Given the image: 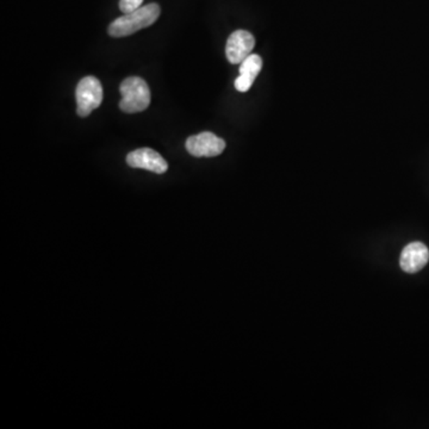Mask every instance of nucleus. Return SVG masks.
Wrapping results in <instances>:
<instances>
[{
    "instance_id": "nucleus-1",
    "label": "nucleus",
    "mask_w": 429,
    "mask_h": 429,
    "mask_svg": "<svg viewBox=\"0 0 429 429\" xmlns=\"http://www.w3.org/2000/svg\"><path fill=\"white\" fill-rule=\"evenodd\" d=\"M161 9L155 3L145 5L135 11L129 12L115 19L109 26L108 33L113 37H125L148 28L157 22Z\"/></svg>"
},
{
    "instance_id": "nucleus-8",
    "label": "nucleus",
    "mask_w": 429,
    "mask_h": 429,
    "mask_svg": "<svg viewBox=\"0 0 429 429\" xmlns=\"http://www.w3.org/2000/svg\"><path fill=\"white\" fill-rule=\"evenodd\" d=\"M240 76L235 81L239 92H247L262 68V60L258 54H251L240 63Z\"/></svg>"
},
{
    "instance_id": "nucleus-5",
    "label": "nucleus",
    "mask_w": 429,
    "mask_h": 429,
    "mask_svg": "<svg viewBox=\"0 0 429 429\" xmlns=\"http://www.w3.org/2000/svg\"><path fill=\"white\" fill-rule=\"evenodd\" d=\"M255 38L247 30H237L227 41L226 54L230 63L237 65L252 54Z\"/></svg>"
},
{
    "instance_id": "nucleus-9",
    "label": "nucleus",
    "mask_w": 429,
    "mask_h": 429,
    "mask_svg": "<svg viewBox=\"0 0 429 429\" xmlns=\"http://www.w3.org/2000/svg\"><path fill=\"white\" fill-rule=\"evenodd\" d=\"M143 0H120V10L124 14L135 11L138 8H141Z\"/></svg>"
},
{
    "instance_id": "nucleus-7",
    "label": "nucleus",
    "mask_w": 429,
    "mask_h": 429,
    "mask_svg": "<svg viewBox=\"0 0 429 429\" xmlns=\"http://www.w3.org/2000/svg\"><path fill=\"white\" fill-rule=\"evenodd\" d=\"M429 262V249L422 242H411L402 251L400 258V269L404 272L416 273L421 271Z\"/></svg>"
},
{
    "instance_id": "nucleus-3",
    "label": "nucleus",
    "mask_w": 429,
    "mask_h": 429,
    "mask_svg": "<svg viewBox=\"0 0 429 429\" xmlns=\"http://www.w3.org/2000/svg\"><path fill=\"white\" fill-rule=\"evenodd\" d=\"M77 113L81 117H88L103 102V88L95 77H85L79 81L76 90Z\"/></svg>"
},
{
    "instance_id": "nucleus-6",
    "label": "nucleus",
    "mask_w": 429,
    "mask_h": 429,
    "mask_svg": "<svg viewBox=\"0 0 429 429\" xmlns=\"http://www.w3.org/2000/svg\"><path fill=\"white\" fill-rule=\"evenodd\" d=\"M127 164L130 167L143 168L157 175H162L168 170V164L164 157L150 148H140L128 154Z\"/></svg>"
},
{
    "instance_id": "nucleus-2",
    "label": "nucleus",
    "mask_w": 429,
    "mask_h": 429,
    "mask_svg": "<svg viewBox=\"0 0 429 429\" xmlns=\"http://www.w3.org/2000/svg\"><path fill=\"white\" fill-rule=\"evenodd\" d=\"M120 91L123 97L120 102V109L123 113H142L150 106V90L142 78H127L120 84Z\"/></svg>"
},
{
    "instance_id": "nucleus-4",
    "label": "nucleus",
    "mask_w": 429,
    "mask_h": 429,
    "mask_svg": "<svg viewBox=\"0 0 429 429\" xmlns=\"http://www.w3.org/2000/svg\"><path fill=\"white\" fill-rule=\"evenodd\" d=\"M185 147L192 157H212L222 153L226 148V141L212 133L204 131L190 136L186 140Z\"/></svg>"
}]
</instances>
